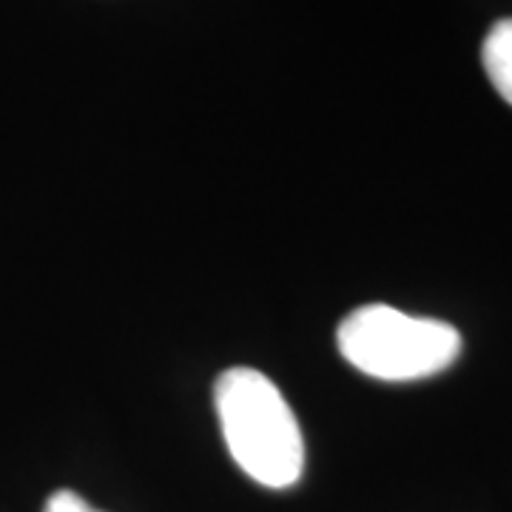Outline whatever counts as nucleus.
Instances as JSON below:
<instances>
[{
  "mask_svg": "<svg viewBox=\"0 0 512 512\" xmlns=\"http://www.w3.org/2000/svg\"><path fill=\"white\" fill-rule=\"evenodd\" d=\"M481 60L495 92L512 106V20H498L490 29L481 49Z\"/></svg>",
  "mask_w": 512,
  "mask_h": 512,
  "instance_id": "7ed1b4c3",
  "label": "nucleus"
},
{
  "mask_svg": "<svg viewBox=\"0 0 512 512\" xmlns=\"http://www.w3.org/2000/svg\"><path fill=\"white\" fill-rule=\"evenodd\" d=\"M214 402L222 439L239 470L256 484L285 490L305 473V439L291 404L265 373L254 367L225 370Z\"/></svg>",
  "mask_w": 512,
  "mask_h": 512,
  "instance_id": "f257e3e1",
  "label": "nucleus"
},
{
  "mask_svg": "<svg viewBox=\"0 0 512 512\" xmlns=\"http://www.w3.org/2000/svg\"><path fill=\"white\" fill-rule=\"evenodd\" d=\"M46 512H103L92 507L83 495L72 493V490H60L49 501H46Z\"/></svg>",
  "mask_w": 512,
  "mask_h": 512,
  "instance_id": "20e7f679",
  "label": "nucleus"
},
{
  "mask_svg": "<svg viewBox=\"0 0 512 512\" xmlns=\"http://www.w3.org/2000/svg\"><path fill=\"white\" fill-rule=\"evenodd\" d=\"M339 353L379 382H416L436 376L461 353V333L441 319L410 316L390 305H365L336 330Z\"/></svg>",
  "mask_w": 512,
  "mask_h": 512,
  "instance_id": "f03ea898",
  "label": "nucleus"
}]
</instances>
